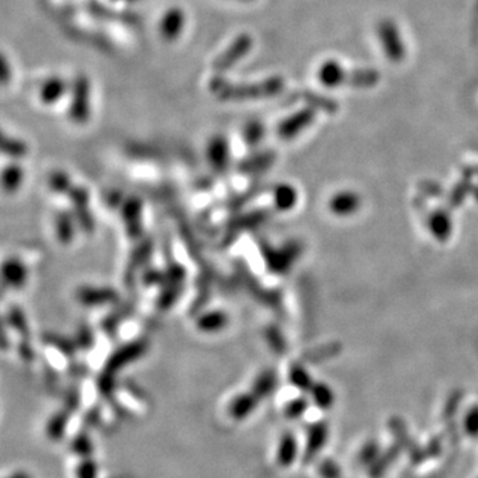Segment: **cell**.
I'll use <instances>...</instances> for the list:
<instances>
[{
  "label": "cell",
  "mask_w": 478,
  "mask_h": 478,
  "mask_svg": "<svg viewBox=\"0 0 478 478\" xmlns=\"http://www.w3.org/2000/svg\"><path fill=\"white\" fill-rule=\"evenodd\" d=\"M97 297H99V295H97L95 291H89V292L88 291H84V292H83V299H85V298H90L92 301H96V298H97ZM100 298L102 299V301H109V295H108V292H102V294L100 295Z\"/></svg>",
  "instance_id": "cell-31"
},
{
  "label": "cell",
  "mask_w": 478,
  "mask_h": 478,
  "mask_svg": "<svg viewBox=\"0 0 478 478\" xmlns=\"http://www.w3.org/2000/svg\"><path fill=\"white\" fill-rule=\"evenodd\" d=\"M462 428L469 437L478 438V405L469 408L462 420Z\"/></svg>",
  "instance_id": "cell-23"
},
{
  "label": "cell",
  "mask_w": 478,
  "mask_h": 478,
  "mask_svg": "<svg viewBox=\"0 0 478 478\" xmlns=\"http://www.w3.org/2000/svg\"><path fill=\"white\" fill-rule=\"evenodd\" d=\"M227 323V316L222 313V312H210L208 315H205L203 318H201L198 322V327L201 331H206V333H215L220 331L223 328Z\"/></svg>",
  "instance_id": "cell-16"
},
{
  "label": "cell",
  "mask_w": 478,
  "mask_h": 478,
  "mask_svg": "<svg viewBox=\"0 0 478 478\" xmlns=\"http://www.w3.org/2000/svg\"><path fill=\"white\" fill-rule=\"evenodd\" d=\"M68 92V83L60 76L47 78L39 89V99L44 105H52L61 100Z\"/></svg>",
  "instance_id": "cell-7"
},
{
  "label": "cell",
  "mask_w": 478,
  "mask_h": 478,
  "mask_svg": "<svg viewBox=\"0 0 478 478\" xmlns=\"http://www.w3.org/2000/svg\"><path fill=\"white\" fill-rule=\"evenodd\" d=\"M274 387H275V376L271 372H266L256 378L253 393L258 399H262V398L268 396L274 390Z\"/></svg>",
  "instance_id": "cell-20"
},
{
  "label": "cell",
  "mask_w": 478,
  "mask_h": 478,
  "mask_svg": "<svg viewBox=\"0 0 478 478\" xmlns=\"http://www.w3.org/2000/svg\"><path fill=\"white\" fill-rule=\"evenodd\" d=\"M443 452V440L441 437H434L425 448H420L416 455L411 457V461L413 464H422L426 461L428 458L437 457Z\"/></svg>",
  "instance_id": "cell-14"
},
{
  "label": "cell",
  "mask_w": 478,
  "mask_h": 478,
  "mask_svg": "<svg viewBox=\"0 0 478 478\" xmlns=\"http://www.w3.org/2000/svg\"><path fill=\"white\" fill-rule=\"evenodd\" d=\"M328 440V425L324 422L312 424L307 432L306 448L303 453V462H311L315 457L322 452L324 445Z\"/></svg>",
  "instance_id": "cell-5"
},
{
  "label": "cell",
  "mask_w": 478,
  "mask_h": 478,
  "mask_svg": "<svg viewBox=\"0 0 478 478\" xmlns=\"http://www.w3.org/2000/svg\"><path fill=\"white\" fill-rule=\"evenodd\" d=\"M256 405H258V398L253 392L239 393L229 404V408H227L229 416L237 422H242L254 412Z\"/></svg>",
  "instance_id": "cell-8"
},
{
  "label": "cell",
  "mask_w": 478,
  "mask_h": 478,
  "mask_svg": "<svg viewBox=\"0 0 478 478\" xmlns=\"http://www.w3.org/2000/svg\"><path fill=\"white\" fill-rule=\"evenodd\" d=\"M262 136H263V126L259 121H250L246 124L244 132H242V137L246 144H259V141L262 140Z\"/></svg>",
  "instance_id": "cell-24"
},
{
  "label": "cell",
  "mask_w": 478,
  "mask_h": 478,
  "mask_svg": "<svg viewBox=\"0 0 478 478\" xmlns=\"http://www.w3.org/2000/svg\"><path fill=\"white\" fill-rule=\"evenodd\" d=\"M460 400L461 396L460 395H453L445 405L444 411H443V419L446 422H450L453 419V416L456 414L457 410L460 407Z\"/></svg>",
  "instance_id": "cell-29"
},
{
  "label": "cell",
  "mask_w": 478,
  "mask_h": 478,
  "mask_svg": "<svg viewBox=\"0 0 478 478\" xmlns=\"http://www.w3.org/2000/svg\"><path fill=\"white\" fill-rule=\"evenodd\" d=\"M253 45H254V40L251 35H238L222 54L215 57V60L213 61L214 72L223 75L227 71H230L242 59H245L246 56L250 54V51L253 49Z\"/></svg>",
  "instance_id": "cell-3"
},
{
  "label": "cell",
  "mask_w": 478,
  "mask_h": 478,
  "mask_svg": "<svg viewBox=\"0 0 478 478\" xmlns=\"http://www.w3.org/2000/svg\"><path fill=\"white\" fill-rule=\"evenodd\" d=\"M3 279L13 289H20L27 280V270L18 259H8L3 265Z\"/></svg>",
  "instance_id": "cell-12"
},
{
  "label": "cell",
  "mask_w": 478,
  "mask_h": 478,
  "mask_svg": "<svg viewBox=\"0 0 478 478\" xmlns=\"http://www.w3.org/2000/svg\"><path fill=\"white\" fill-rule=\"evenodd\" d=\"M69 117L73 123L85 124L90 117V81L80 75L71 85Z\"/></svg>",
  "instance_id": "cell-2"
},
{
  "label": "cell",
  "mask_w": 478,
  "mask_h": 478,
  "mask_svg": "<svg viewBox=\"0 0 478 478\" xmlns=\"http://www.w3.org/2000/svg\"><path fill=\"white\" fill-rule=\"evenodd\" d=\"M68 419L66 413H59L54 416L47 425V434L51 440L57 441L60 438H63V436L66 434V428H67Z\"/></svg>",
  "instance_id": "cell-18"
},
{
  "label": "cell",
  "mask_w": 478,
  "mask_h": 478,
  "mask_svg": "<svg viewBox=\"0 0 478 478\" xmlns=\"http://www.w3.org/2000/svg\"><path fill=\"white\" fill-rule=\"evenodd\" d=\"M380 445L378 441L375 440H369L366 444L362 446L359 455H357V460L364 467H371L378 457H380Z\"/></svg>",
  "instance_id": "cell-17"
},
{
  "label": "cell",
  "mask_w": 478,
  "mask_h": 478,
  "mask_svg": "<svg viewBox=\"0 0 478 478\" xmlns=\"http://www.w3.org/2000/svg\"><path fill=\"white\" fill-rule=\"evenodd\" d=\"M10 478H30L25 473H16V474H12Z\"/></svg>",
  "instance_id": "cell-32"
},
{
  "label": "cell",
  "mask_w": 478,
  "mask_h": 478,
  "mask_svg": "<svg viewBox=\"0 0 478 478\" xmlns=\"http://www.w3.org/2000/svg\"><path fill=\"white\" fill-rule=\"evenodd\" d=\"M402 448L398 443L390 445L388 449H386L378 460L368 467V474L371 478H381L390 469L392 464H395L398 461V458L400 457Z\"/></svg>",
  "instance_id": "cell-9"
},
{
  "label": "cell",
  "mask_w": 478,
  "mask_h": 478,
  "mask_svg": "<svg viewBox=\"0 0 478 478\" xmlns=\"http://www.w3.org/2000/svg\"><path fill=\"white\" fill-rule=\"evenodd\" d=\"M289 381L292 386H295L298 390H311L313 384H312L310 375L301 367H294L289 372Z\"/></svg>",
  "instance_id": "cell-22"
},
{
  "label": "cell",
  "mask_w": 478,
  "mask_h": 478,
  "mask_svg": "<svg viewBox=\"0 0 478 478\" xmlns=\"http://www.w3.org/2000/svg\"><path fill=\"white\" fill-rule=\"evenodd\" d=\"M298 457V441L292 434H285L278 443L277 461L280 467H289Z\"/></svg>",
  "instance_id": "cell-11"
},
{
  "label": "cell",
  "mask_w": 478,
  "mask_h": 478,
  "mask_svg": "<svg viewBox=\"0 0 478 478\" xmlns=\"http://www.w3.org/2000/svg\"><path fill=\"white\" fill-rule=\"evenodd\" d=\"M283 87L282 78H270L258 83H232L215 73L209 81V89L222 101H249L277 95Z\"/></svg>",
  "instance_id": "cell-1"
},
{
  "label": "cell",
  "mask_w": 478,
  "mask_h": 478,
  "mask_svg": "<svg viewBox=\"0 0 478 478\" xmlns=\"http://www.w3.org/2000/svg\"><path fill=\"white\" fill-rule=\"evenodd\" d=\"M71 448H72L75 455H78L83 458H88L90 452H92V444H90L88 437H85L84 434H78V437L73 440Z\"/></svg>",
  "instance_id": "cell-27"
},
{
  "label": "cell",
  "mask_w": 478,
  "mask_h": 478,
  "mask_svg": "<svg viewBox=\"0 0 478 478\" xmlns=\"http://www.w3.org/2000/svg\"><path fill=\"white\" fill-rule=\"evenodd\" d=\"M238 1H253V0H238Z\"/></svg>",
  "instance_id": "cell-34"
},
{
  "label": "cell",
  "mask_w": 478,
  "mask_h": 478,
  "mask_svg": "<svg viewBox=\"0 0 478 478\" xmlns=\"http://www.w3.org/2000/svg\"><path fill=\"white\" fill-rule=\"evenodd\" d=\"M309 408V401L303 398H297L289 401L285 407V416L289 420H297L303 416V413Z\"/></svg>",
  "instance_id": "cell-25"
},
{
  "label": "cell",
  "mask_w": 478,
  "mask_h": 478,
  "mask_svg": "<svg viewBox=\"0 0 478 478\" xmlns=\"http://www.w3.org/2000/svg\"><path fill=\"white\" fill-rule=\"evenodd\" d=\"M1 146H3V152L10 157H13V158L24 157L28 152L27 145L24 144L22 140H18V138H13V137H7V136L3 137Z\"/></svg>",
  "instance_id": "cell-21"
},
{
  "label": "cell",
  "mask_w": 478,
  "mask_h": 478,
  "mask_svg": "<svg viewBox=\"0 0 478 478\" xmlns=\"http://www.w3.org/2000/svg\"><path fill=\"white\" fill-rule=\"evenodd\" d=\"M388 428H390L392 436L395 437L396 443L402 448V450H407L411 457L417 453L420 446H417V444L412 440L410 432L407 429V425L400 417H390Z\"/></svg>",
  "instance_id": "cell-10"
},
{
  "label": "cell",
  "mask_w": 478,
  "mask_h": 478,
  "mask_svg": "<svg viewBox=\"0 0 478 478\" xmlns=\"http://www.w3.org/2000/svg\"><path fill=\"white\" fill-rule=\"evenodd\" d=\"M275 206L280 210H287L295 203V191L287 185H280L274 193Z\"/></svg>",
  "instance_id": "cell-19"
},
{
  "label": "cell",
  "mask_w": 478,
  "mask_h": 478,
  "mask_svg": "<svg viewBox=\"0 0 478 478\" xmlns=\"http://www.w3.org/2000/svg\"><path fill=\"white\" fill-rule=\"evenodd\" d=\"M114 1H136V0H114Z\"/></svg>",
  "instance_id": "cell-33"
},
{
  "label": "cell",
  "mask_w": 478,
  "mask_h": 478,
  "mask_svg": "<svg viewBox=\"0 0 478 478\" xmlns=\"http://www.w3.org/2000/svg\"><path fill=\"white\" fill-rule=\"evenodd\" d=\"M322 478H342V469L333 460H323L318 467Z\"/></svg>",
  "instance_id": "cell-26"
},
{
  "label": "cell",
  "mask_w": 478,
  "mask_h": 478,
  "mask_svg": "<svg viewBox=\"0 0 478 478\" xmlns=\"http://www.w3.org/2000/svg\"><path fill=\"white\" fill-rule=\"evenodd\" d=\"M23 181V169L12 164L3 170V188L7 193H13L19 189Z\"/></svg>",
  "instance_id": "cell-15"
},
{
  "label": "cell",
  "mask_w": 478,
  "mask_h": 478,
  "mask_svg": "<svg viewBox=\"0 0 478 478\" xmlns=\"http://www.w3.org/2000/svg\"><path fill=\"white\" fill-rule=\"evenodd\" d=\"M1 78H3V83L7 84L8 78H11V71H10V64L7 63L6 57L3 56V61H1Z\"/></svg>",
  "instance_id": "cell-30"
},
{
  "label": "cell",
  "mask_w": 478,
  "mask_h": 478,
  "mask_svg": "<svg viewBox=\"0 0 478 478\" xmlns=\"http://www.w3.org/2000/svg\"><path fill=\"white\" fill-rule=\"evenodd\" d=\"M208 158L215 170L222 172L230 161V146L222 134H217L210 138L208 144Z\"/></svg>",
  "instance_id": "cell-6"
},
{
  "label": "cell",
  "mask_w": 478,
  "mask_h": 478,
  "mask_svg": "<svg viewBox=\"0 0 478 478\" xmlns=\"http://www.w3.org/2000/svg\"><path fill=\"white\" fill-rule=\"evenodd\" d=\"M186 25V15L182 8L172 7L161 18L160 34L167 42H174L182 35Z\"/></svg>",
  "instance_id": "cell-4"
},
{
  "label": "cell",
  "mask_w": 478,
  "mask_h": 478,
  "mask_svg": "<svg viewBox=\"0 0 478 478\" xmlns=\"http://www.w3.org/2000/svg\"><path fill=\"white\" fill-rule=\"evenodd\" d=\"M75 472L78 478H97V465L89 458L78 462Z\"/></svg>",
  "instance_id": "cell-28"
},
{
  "label": "cell",
  "mask_w": 478,
  "mask_h": 478,
  "mask_svg": "<svg viewBox=\"0 0 478 478\" xmlns=\"http://www.w3.org/2000/svg\"><path fill=\"white\" fill-rule=\"evenodd\" d=\"M313 404L321 410H330L334 404V392L325 384H313L311 388Z\"/></svg>",
  "instance_id": "cell-13"
}]
</instances>
